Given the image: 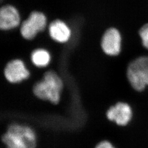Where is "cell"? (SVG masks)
I'll use <instances>...</instances> for the list:
<instances>
[{"label":"cell","instance_id":"1","mask_svg":"<svg viewBox=\"0 0 148 148\" xmlns=\"http://www.w3.org/2000/svg\"><path fill=\"white\" fill-rule=\"evenodd\" d=\"M2 141L5 148H36L37 137L32 127L13 123L3 134Z\"/></svg>","mask_w":148,"mask_h":148},{"label":"cell","instance_id":"2","mask_svg":"<svg viewBox=\"0 0 148 148\" xmlns=\"http://www.w3.org/2000/svg\"><path fill=\"white\" fill-rule=\"evenodd\" d=\"M63 87V81L53 71L46 73L42 81L34 85L33 92L38 98L57 104L60 99Z\"/></svg>","mask_w":148,"mask_h":148},{"label":"cell","instance_id":"3","mask_svg":"<svg viewBox=\"0 0 148 148\" xmlns=\"http://www.w3.org/2000/svg\"><path fill=\"white\" fill-rule=\"evenodd\" d=\"M127 78L133 88L142 91L148 86V57H140L130 64Z\"/></svg>","mask_w":148,"mask_h":148},{"label":"cell","instance_id":"4","mask_svg":"<svg viewBox=\"0 0 148 148\" xmlns=\"http://www.w3.org/2000/svg\"><path fill=\"white\" fill-rule=\"evenodd\" d=\"M46 16L38 12H34L21 25V32L23 37L32 40L37 33L43 30L46 26Z\"/></svg>","mask_w":148,"mask_h":148},{"label":"cell","instance_id":"5","mask_svg":"<svg viewBox=\"0 0 148 148\" xmlns=\"http://www.w3.org/2000/svg\"><path fill=\"white\" fill-rule=\"evenodd\" d=\"M106 116L109 121L115 122L118 126H125L132 119V110L127 103L119 102L109 108Z\"/></svg>","mask_w":148,"mask_h":148},{"label":"cell","instance_id":"6","mask_svg":"<svg viewBox=\"0 0 148 148\" xmlns=\"http://www.w3.org/2000/svg\"><path fill=\"white\" fill-rule=\"evenodd\" d=\"M103 51L109 56H117L121 48V36L116 29L110 28L106 31L101 40Z\"/></svg>","mask_w":148,"mask_h":148},{"label":"cell","instance_id":"7","mask_svg":"<svg viewBox=\"0 0 148 148\" xmlns=\"http://www.w3.org/2000/svg\"><path fill=\"white\" fill-rule=\"evenodd\" d=\"M5 75L9 82L18 83L27 79L30 73L21 60L16 59L7 64L5 69Z\"/></svg>","mask_w":148,"mask_h":148},{"label":"cell","instance_id":"8","mask_svg":"<svg viewBox=\"0 0 148 148\" xmlns=\"http://www.w3.org/2000/svg\"><path fill=\"white\" fill-rule=\"evenodd\" d=\"M20 16L13 6L7 5L1 8L0 11V27L2 30H10L19 25Z\"/></svg>","mask_w":148,"mask_h":148},{"label":"cell","instance_id":"9","mask_svg":"<svg viewBox=\"0 0 148 148\" xmlns=\"http://www.w3.org/2000/svg\"><path fill=\"white\" fill-rule=\"evenodd\" d=\"M49 32L51 37L59 42H65L69 40L71 32L63 21L56 20L53 21L49 27Z\"/></svg>","mask_w":148,"mask_h":148},{"label":"cell","instance_id":"10","mask_svg":"<svg viewBox=\"0 0 148 148\" xmlns=\"http://www.w3.org/2000/svg\"><path fill=\"white\" fill-rule=\"evenodd\" d=\"M51 60L49 53L43 49H38L32 54V63L38 67H45L47 66Z\"/></svg>","mask_w":148,"mask_h":148},{"label":"cell","instance_id":"11","mask_svg":"<svg viewBox=\"0 0 148 148\" xmlns=\"http://www.w3.org/2000/svg\"><path fill=\"white\" fill-rule=\"evenodd\" d=\"M142 40L143 46L148 50V24H146L141 27L139 32Z\"/></svg>","mask_w":148,"mask_h":148},{"label":"cell","instance_id":"12","mask_svg":"<svg viewBox=\"0 0 148 148\" xmlns=\"http://www.w3.org/2000/svg\"><path fill=\"white\" fill-rule=\"evenodd\" d=\"M95 148H116L108 140H102L98 143Z\"/></svg>","mask_w":148,"mask_h":148}]
</instances>
